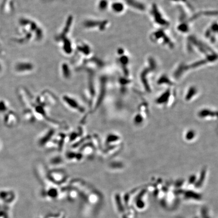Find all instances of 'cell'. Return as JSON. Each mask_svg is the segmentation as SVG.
<instances>
[{"instance_id": "1", "label": "cell", "mask_w": 218, "mask_h": 218, "mask_svg": "<svg viewBox=\"0 0 218 218\" xmlns=\"http://www.w3.org/2000/svg\"><path fill=\"white\" fill-rule=\"evenodd\" d=\"M150 39L155 43H160L169 48L173 47V43L171 39L164 33L163 30H158L153 33L150 36Z\"/></svg>"}, {"instance_id": "2", "label": "cell", "mask_w": 218, "mask_h": 218, "mask_svg": "<svg viewBox=\"0 0 218 218\" xmlns=\"http://www.w3.org/2000/svg\"><path fill=\"white\" fill-rule=\"evenodd\" d=\"M151 14L154 22L157 25L162 27H167L169 25V22L163 17L161 12L158 10V7L155 4L152 6Z\"/></svg>"}, {"instance_id": "3", "label": "cell", "mask_w": 218, "mask_h": 218, "mask_svg": "<svg viewBox=\"0 0 218 218\" xmlns=\"http://www.w3.org/2000/svg\"><path fill=\"white\" fill-rule=\"evenodd\" d=\"M125 2L129 6L137 10L143 11L145 9L144 4L138 0H125Z\"/></svg>"}, {"instance_id": "4", "label": "cell", "mask_w": 218, "mask_h": 218, "mask_svg": "<svg viewBox=\"0 0 218 218\" xmlns=\"http://www.w3.org/2000/svg\"><path fill=\"white\" fill-rule=\"evenodd\" d=\"M177 29L181 33H185L188 32L189 31V25L187 22H181L177 26Z\"/></svg>"}, {"instance_id": "5", "label": "cell", "mask_w": 218, "mask_h": 218, "mask_svg": "<svg viewBox=\"0 0 218 218\" xmlns=\"http://www.w3.org/2000/svg\"><path fill=\"white\" fill-rule=\"evenodd\" d=\"M113 10L116 13H121L124 10V4L121 2H116L112 6Z\"/></svg>"}]
</instances>
